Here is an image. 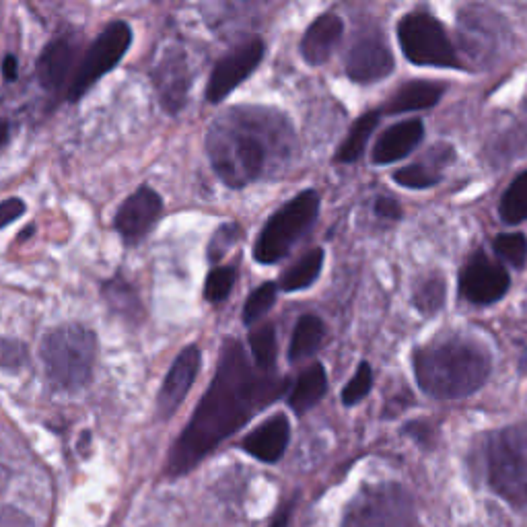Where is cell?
Instances as JSON below:
<instances>
[{
    "instance_id": "cell-1",
    "label": "cell",
    "mask_w": 527,
    "mask_h": 527,
    "mask_svg": "<svg viewBox=\"0 0 527 527\" xmlns=\"http://www.w3.org/2000/svg\"><path fill=\"white\" fill-rule=\"evenodd\" d=\"M287 392V379L250 363L243 346L225 338L219 367L180 439L173 443L167 472L180 476L237 433L252 416Z\"/></svg>"
},
{
    "instance_id": "cell-2",
    "label": "cell",
    "mask_w": 527,
    "mask_h": 527,
    "mask_svg": "<svg viewBox=\"0 0 527 527\" xmlns=\"http://www.w3.org/2000/svg\"><path fill=\"white\" fill-rule=\"evenodd\" d=\"M206 149L219 178L243 188L283 167L295 149L289 122L268 110H229L206 136Z\"/></svg>"
},
{
    "instance_id": "cell-3",
    "label": "cell",
    "mask_w": 527,
    "mask_h": 527,
    "mask_svg": "<svg viewBox=\"0 0 527 527\" xmlns=\"http://www.w3.org/2000/svg\"><path fill=\"white\" fill-rule=\"evenodd\" d=\"M418 388L437 400H458L478 392L490 375V355L480 342L451 338L420 348L412 359Z\"/></svg>"
},
{
    "instance_id": "cell-4",
    "label": "cell",
    "mask_w": 527,
    "mask_h": 527,
    "mask_svg": "<svg viewBox=\"0 0 527 527\" xmlns=\"http://www.w3.org/2000/svg\"><path fill=\"white\" fill-rule=\"evenodd\" d=\"M40 355L46 377L56 390H79L93 375L97 336L79 324L60 326L44 336Z\"/></svg>"
},
{
    "instance_id": "cell-5",
    "label": "cell",
    "mask_w": 527,
    "mask_h": 527,
    "mask_svg": "<svg viewBox=\"0 0 527 527\" xmlns=\"http://www.w3.org/2000/svg\"><path fill=\"white\" fill-rule=\"evenodd\" d=\"M486 476L499 497L517 509H527V425L507 427L490 437Z\"/></svg>"
},
{
    "instance_id": "cell-6",
    "label": "cell",
    "mask_w": 527,
    "mask_h": 527,
    "mask_svg": "<svg viewBox=\"0 0 527 527\" xmlns=\"http://www.w3.org/2000/svg\"><path fill=\"white\" fill-rule=\"evenodd\" d=\"M320 213V196L315 190L299 192L291 202L268 219L256 245L254 260L260 264H276L283 260L293 245L309 231Z\"/></svg>"
},
{
    "instance_id": "cell-7",
    "label": "cell",
    "mask_w": 527,
    "mask_h": 527,
    "mask_svg": "<svg viewBox=\"0 0 527 527\" xmlns=\"http://www.w3.org/2000/svg\"><path fill=\"white\" fill-rule=\"evenodd\" d=\"M414 505L400 484L363 486L348 503L340 527H412Z\"/></svg>"
},
{
    "instance_id": "cell-8",
    "label": "cell",
    "mask_w": 527,
    "mask_h": 527,
    "mask_svg": "<svg viewBox=\"0 0 527 527\" xmlns=\"http://www.w3.org/2000/svg\"><path fill=\"white\" fill-rule=\"evenodd\" d=\"M398 42L404 56L418 66L462 68L445 27L425 11H412L398 23Z\"/></svg>"
},
{
    "instance_id": "cell-9",
    "label": "cell",
    "mask_w": 527,
    "mask_h": 527,
    "mask_svg": "<svg viewBox=\"0 0 527 527\" xmlns=\"http://www.w3.org/2000/svg\"><path fill=\"white\" fill-rule=\"evenodd\" d=\"M132 44V31L128 23L114 21L105 27L97 40L89 46L77 73L68 85V101H79L103 75L118 66Z\"/></svg>"
},
{
    "instance_id": "cell-10",
    "label": "cell",
    "mask_w": 527,
    "mask_h": 527,
    "mask_svg": "<svg viewBox=\"0 0 527 527\" xmlns=\"http://www.w3.org/2000/svg\"><path fill=\"white\" fill-rule=\"evenodd\" d=\"M394 54L381 29L363 31L346 54V75L357 83H373L394 73Z\"/></svg>"
},
{
    "instance_id": "cell-11",
    "label": "cell",
    "mask_w": 527,
    "mask_h": 527,
    "mask_svg": "<svg viewBox=\"0 0 527 527\" xmlns=\"http://www.w3.org/2000/svg\"><path fill=\"white\" fill-rule=\"evenodd\" d=\"M460 297L474 305H490L501 301L511 289L507 268L486 254L476 252L460 272Z\"/></svg>"
},
{
    "instance_id": "cell-12",
    "label": "cell",
    "mask_w": 527,
    "mask_h": 527,
    "mask_svg": "<svg viewBox=\"0 0 527 527\" xmlns=\"http://www.w3.org/2000/svg\"><path fill=\"white\" fill-rule=\"evenodd\" d=\"M264 58V42L254 38L237 46L231 54L221 58L210 75L206 87V99L221 103L235 87H239L260 66Z\"/></svg>"
},
{
    "instance_id": "cell-13",
    "label": "cell",
    "mask_w": 527,
    "mask_h": 527,
    "mask_svg": "<svg viewBox=\"0 0 527 527\" xmlns=\"http://www.w3.org/2000/svg\"><path fill=\"white\" fill-rule=\"evenodd\" d=\"M153 81L163 110L169 114H178L186 105L188 91L192 87L190 62L186 52L180 48L165 50V54L155 64Z\"/></svg>"
},
{
    "instance_id": "cell-14",
    "label": "cell",
    "mask_w": 527,
    "mask_h": 527,
    "mask_svg": "<svg viewBox=\"0 0 527 527\" xmlns=\"http://www.w3.org/2000/svg\"><path fill=\"white\" fill-rule=\"evenodd\" d=\"M161 213V196L155 190L143 186L124 200V204L118 208L114 223L118 233L126 241H138L153 229V225L161 219Z\"/></svg>"
},
{
    "instance_id": "cell-15",
    "label": "cell",
    "mask_w": 527,
    "mask_h": 527,
    "mask_svg": "<svg viewBox=\"0 0 527 527\" xmlns=\"http://www.w3.org/2000/svg\"><path fill=\"white\" fill-rule=\"evenodd\" d=\"M200 363H202L200 350L194 344L186 346L178 355V359L173 361L159 390V398H157V412L161 418H169L186 400L190 388L194 385V379L200 371Z\"/></svg>"
},
{
    "instance_id": "cell-16",
    "label": "cell",
    "mask_w": 527,
    "mask_h": 527,
    "mask_svg": "<svg viewBox=\"0 0 527 527\" xmlns=\"http://www.w3.org/2000/svg\"><path fill=\"white\" fill-rule=\"evenodd\" d=\"M291 441V425L285 414H276L254 429L248 437L241 441L243 451H248L252 458L274 464L283 458L287 445Z\"/></svg>"
},
{
    "instance_id": "cell-17",
    "label": "cell",
    "mask_w": 527,
    "mask_h": 527,
    "mask_svg": "<svg viewBox=\"0 0 527 527\" xmlns=\"http://www.w3.org/2000/svg\"><path fill=\"white\" fill-rule=\"evenodd\" d=\"M425 138V124L420 120H404L385 130L373 149L375 165H390L408 157Z\"/></svg>"
},
{
    "instance_id": "cell-18",
    "label": "cell",
    "mask_w": 527,
    "mask_h": 527,
    "mask_svg": "<svg viewBox=\"0 0 527 527\" xmlns=\"http://www.w3.org/2000/svg\"><path fill=\"white\" fill-rule=\"evenodd\" d=\"M344 23L334 13H324L315 19L301 40V56L307 64L320 66L328 62V58L334 54L336 46L342 40Z\"/></svg>"
},
{
    "instance_id": "cell-19",
    "label": "cell",
    "mask_w": 527,
    "mask_h": 527,
    "mask_svg": "<svg viewBox=\"0 0 527 527\" xmlns=\"http://www.w3.org/2000/svg\"><path fill=\"white\" fill-rule=\"evenodd\" d=\"M75 54L73 42L66 38H56L44 48L35 73H38V81L46 91L58 93L68 83L70 70L75 64Z\"/></svg>"
},
{
    "instance_id": "cell-20",
    "label": "cell",
    "mask_w": 527,
    "mask_h": 527,
    "mask_svg": "<svg viewBox=\"0 0 527 527\" xmlns=\"http://www.w3.org/2000/svg\"><path fill=\"white\" fill-rule=\"evenodd\" d=\"M445 87L437 81H425V79H416L404 83L390 99L383 105L381 114H406V112H420V110H429L433 105L439 103L443 97Z\"/></svg>"
},
{
    "instance_id": "cell-21",
    "label": "cell",
    "mask_w": 527,
    "mask_h": 527,
    "mask_svg": "<svg viewBox=\"0 0 527 527\" xmlns=\"http://www.w3.org/2000/svg\"><path fill=\"white\" fill-rule=\"evenodd\" d=\"M326 392H328L326 369L320 363H313L297 377L289 394V406L297 414H305L326 396Z\"/></svg>"
},
{
    "instance_id": "cell-22",
    "label": "cell",
    "mask_w": 527,
    "mask_h": 527,
    "mask_svg": "<svg viewBox=\"0 0 527 527\" xmlns=\"http://www.w3.org/2000/svg\"><path fill=\"white\" fill-rule=\"evenodd\" d=\"M326 338V324L313 313H305L299 318L291 344H289V361L299 363L318 353Z\"/></svg>"
},
{
    "instance_id": "cell-23",
    "label": "cell",
    "mask_w": 527,
    "mask_h": 527,
    "mask_svg": "<svg viewBox=\"0 0 527 527\" xmlns=\"http://www.w3.org/2000/svg\"><path fill=\"white\" fill-rule=\"evenodd\" d=\"M324 258L326 254L322 248H313L303 258H299L283 276H280L278 287L287 293H295L311 287L322 274Z\"/></svg>"
},
{
    "instance_id": "cell-24",
    "label": "cell",
    "mask_w": 527,
    "mask_h": 527,
    "mask_svg": "<svg viewBox=\"0 0 527 527\" xmlns=\"http://www.w3.org/2000/svg\"><path fill=\"white\" fill-rule=\"evenodd\" d=\"M381 112H367L363 114L353 128H350L348 136L342 140V145L336 151V161L338 163H355L357 159H361V155L365 153L367 145H369V138L373 136L377 124H379Z\"/></svg>"
},
{
    "instance_id": "cell-25",
    "label": "cell",
    "mask_w": 527,
    "mask_h": 527,
    "mask_svg": "<svg viewBox=\"0 0 527 527\" xmlns=\"http://www.w3.org/2000/svg\"><path fill=\"white\" fill-rule=\"evenodd\" d=\"M447 301V285L441 274L423 276L412 291V303L423 315H437Z\"/></svg>"
},
{
    "instance_id": "cell-26",
    "label": "cell",
    "mask_w": 527,
    "mask_h": 527,
    "mask_svg": "<svg viewBox=\"0 0 527 527\" xmlns=\"http://www.w3.org/2000/svg\"><path fill=\"white\" fill-rule=\"evenodd\" d=\"M499 215L507 225H519L527 221V171L519 173L505 190L499 202Z\"/></svg>"
},
{
    "instance_id": "cell-27",
    "label": "cell",
    "mask_w": 527,
    "mask_h": 527,
    "mask_svg": "<svg viewBox=\"0 0 527 527\" xmlns=\"http://www.w3.org/2000/svg\"><path fill=\"white\" fill-rule=\"evenodd\" d=\"M250 348L252 357L258 369L262 371H274L276 365V330L272 324H262L250 332Z\"/></svg>"
},
{
    "instance_id": "cell-28",
    "label": "cell",
    "mask_w": 527,
    "mask_h": 527,
    "mask_svg": "<svg viewBox=\"0 0 527 527\" xmlns=\"http://www.w3.org/2000/svg\"><path fill=\"white\" fill-rule=\"evenodd\" d=\"M441 171L437 169L435 163H412V165H406L402 169H398L394 173V180L396 184L404 186V188H410V190H427V188H433L441 182Z\"/></svg>"
},
{
    "instance_id": "cell-29",
    "label": "cell",
    "mask_w": 527,
    "mask_h": 527,
    "mask_svg": "<svg viewBox=\"0 0 527 527\" xmlns=\"http://www.w3.org/2000/svg\"><path fill=\"white\" fill-rule=\"evenodd\" d=\"M105 301L112 305L114 311L122 313L128 320H138L140 313H143V307H140L136 293L120 278L110 280V283L105 285Z\"/></svg>"
},
{
    "instance_id": "cell-30",
    "label": "cell",
    "mask_w": 527,
    "mask_h": 527,
    "mask_svg": "<svg viewBox=\"0 0 527 527\" xmlns=\"http://www.w3.org/2000/svg\"><path fill=\"white\" fill-rule=\"evenodd\" d=\"M276 291H278L276 283H264L256 291H252V295L243 305V324L245 326L256 324L262 315H266V311L276 303Z\"/></svg>"
},
{
    "instance_id": "cell-31",
    "label": "cell",
    "mask_w": 527,
    "mask_h": 527,
    "mask_svg": "<svg viewBox=\"0 0 527 527\" xmlns=\"http://www.w3.org/2000/svg\"><path fill=\"white\" fill-rule=\"evenodd\" d=\"M493 248L495 254L513 268H523L527 262V239L521 233H503L495 237Z\"/></svg>"
},
{
    "instance_id": "cell-32",
    "label": "cell",
    "mask_w": 527,
    "mask_h": 527,
    "mask_svg": "<svg viewBox=\"0 0 527 527\" xmlns=\"http://www.w3.org/2000/svg\"><path fill=\"white\" fill-rule=\"evenodd\" d=\"M235 278H237V268L235 266H221L215 268L206 276V283H204V299L208 303H221L229 297L233 285H235Z\"/></svg>"
},
{
    "instance_id": "cell-33",
    "label": "cell",
    "mask_w": 527,
    "mask_h": 527,
    "mask_svg": "<svg viewBox=\"0 0 527 527\" xmlns=\"http://www.w3.org/2000/svg\"><path fill=\"white\" fill-rule=\"evenodd\" d=\"M373 388V371L369 367V363H361L357 373L353 375V379H350L346 383V388L342 390V404L344 406H355L359 402H363L369 392Z\"/></svg>"
},
{
    "instance_id": "cell-34",
    "label": "cell",
    "mask_w": 527,
    "mask_h": 527,
    "mask_svg": "<svg viewBox=\"0 0 527 527\" xmlns=\"http://www.w3.org/2000/svg\"><path fill=\"white\" fill-rule=\"evenodd\" d=\"M241 227L237 223H227V225H221L217 229V233L213 235V239H210V245H208V258L210 262H219L227 250L231 248V245H235L239 239H241Z\"/></svg>"
},
{
    "instance_id": "cell-35",
    "label": "cell",
    "mask_w": 527,
    "mask_h": 527,
    "mask_svg": "<svg viewBox=\"0 0 527 527\" xmlns=\"http://www.w3.org/2000/svg\"><path fill=\"white\" fill-rule=\"evenodd\" d=\"M27 357V344L13 338H0V369L17 371L27 365Z\"/></svg>"
},
{
    "instance_id": "cell-36",
    "label": "cell",
    "mask_w": 527,
    "mask_h": 527,
    "mask_svg": "<svg viewBox=\"0 0 527 527\" xmlns=\"http://www.w3.org/2000/svg\"><path fill=\"white\" fill-rule=\"evenodd\" d=\"M25 213V202L21 198H7L5 202H0V229L9 227L21 215Z\"/></svg>"
},
{
    "instance_id": "cell-37",
    "label": "cell",
    "mask_w": 527,
    "mask_h": 527,
    "mask_svg": "<svg viewBox=\"0 0 527 527\" xmlns=\"http://www.w3.org/2000/svg\"><path fill=\"white\" fill-rule=\"evenodd\" d=\"M375 215L381 219H390V221H398L402 219V208L400 204L390 198V196H379L375 200Z\"/></svg>"
},
{
    "instance_id": "cell-38",
    "label": "cell",
    "mask_w": 527,
    "mask_h": 527,
    "mask_svg": "<svg viewBox=\"0 0 527 527\" xmlns=\"http://www.w3.org/2000/svg\"><path fill=\"white\" fill-rule=\"evenodd\" d=\"M0 527H35L33 519L15 507L0 511Z\"/></svg>"
},
{
    "instance_id": "cell-39",
    "label": "cell",
    "mask_w": 527,
    "mask_h": 527,
    "mask_svg": "<svg viewBox=\"0 0 527 527\" xmlns=\"http://www.w3.org/2000/svg\"><path fill=\"white\" fill-rule=\"evenodd\" d=\"M3 75L9 81H15L17 79V58L15 56H7L5 58V62H3Z\"/></svg>"
},
{
    "instance_id": "cell-40",
    "label": "cell",
    "mask_w": 527,
    "mask_h": 527,
    "mask_svg": "<svg viewBox=\"0 0 527 527\" xmlns=\"http://www.w3.org/2000/svg\"><path fill=\"white\" fill-rule=\"evenodd\" d=\"M9 136H11V126L9 122L0 120V149H3L9 143Z\"/></svg>"
},
{
    "instance_id": "cell-41",
    "label": "cell",
    "mask_w": 527,
    "mask_h": 527,
    "mask_svg": "<svg viewBox=\"0 0 527 527\" xmlns=\"http://www.w3.org/2000/svg\"><path fill=\"white\" fill-rule=\"evenodd\" d=\"M285 523H287V515H280V517L274 519L272 527H285Z\"/></svg>"
}]
</instances>
